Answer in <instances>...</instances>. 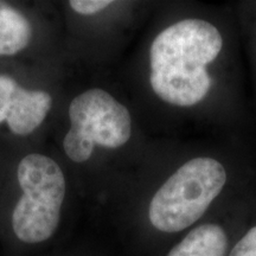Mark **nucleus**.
<instances>
[{
  "label": "nucleus",
  "instance_id": "f257e3e1",
  "mask_svg": "<svg viewBox=\"0 0 256 256\" xmlns=\"http://www.w3.org/2000/svg\"><path fill=\"white\" fill-rule=\"evenodd\" d=\"M223 38L209 22L185 19L166 28L151 46L153 92L170 104L190 107L211 87L206 66L220 55Z\"/></svg>",
  "mask_w": 256,
  "mask_h": 256
},
{
  "label": "nucleus",
  "instance_id": "9d476101",
  "mask_svg": "<svg viewBox=\"0 0 256 256\" xmlns=\"http://www.w3.org/2000/svg\"><path fill=\"white\" fill-rule=\"evenodd\" d=\"M69 4L78 14L90 16L108 8L112 2L110 0H72Z\"/></svg>",
  "mask_w": 256,
  "mask_h": 256
},
{
  "label": "nucleus",
  "instance_id": "0eeeda50",
  "mask_svg": "<svg viewBox=\"0 0 256 256\" xmlns=\"http://www.w3.org/2000/svg\"><path fill=\"white\" fill-rule=\"evenodd\" d=\"M31 37L30 22L12 6L0 2V56L16 55L24 50Z\"/></svg>",
  "mask_w": 256,
  "mask_h": 256
},
{
  "label": "nucleus",
  "instance_id": "6e6552de",
  "mask_svg": "<svg viewBox=\"0 0 256 256\" xmlns=\"http://www.w3.org/2000/svg\"><path fill=\"white\" fill-rule=\"evenodd\" d=\"M16 81L6 75H0V124L6 121L11 101L12 92L16 87Z\"/></svg>",
  "mask_w": 256,
  "mask_h": 256
},
{
  "label": "nucleus",
  "instance_id": "1a4fd4ad",
  "mask_svg": "<svg viewBox=\"0 0 256 256\" xmlns=\"http://www.w3.org/2000/svg\"><path fill=\"white\" fill-rule=\"evenodd\" d=\"M229 256H256V226L236 243Z\"/></svg>",
  "mask_w": 256,
  "mask_h": 256
},
{
  "label": "nucleus",
  "instance_id": "20e7f679",
  "mask_svg": "<svg viewBox=\"0 0 256 256\" xmlns=\"http://www.w3.org/2000/svg\"><path fill=\"white\" fill-rule=\"evenodd\" d=\"M72 127L63 140L64 151L72 162H84L95 145L118 148L130 140L132 118L124 104L102 89H89L72 101Z\"/></svg>",
  "mask_w": 256,
  "mask_h": 256
},
{
  "label": "nucleus",
  "instance_id": "f03ea898",
  "mask_svg": "<svg viewBox=\"0 0 256 256\" xmlns=\"http://www.w3.org/2000/svg\"><path fill=\"white\" fill-rule=\"evenodd\" d=\"M226 183L224 166L198 156L180 166L156 192L148 217L156 229L178 232L197 222Z\"/></svg>",
  "mask_w": 256,
  "mask_h": 256
},
{
  "label": "nucleus",
  "instance_id": "7ed1b4c3",
  "mask_svg": "<svg viewBox=\"0 0 256 256\" xmlns=\"http://www.w3.org/2000/svg\"><path fill=\"white\" fill-rule=\"evenodd\" d=\"M17 176L24 194L12 215L14 232L23 242L46 241L58 226L66 197L62 170L49 156L34 153L22 159Z\"/></svg>",
  "mask_w": 256,
  "mask_h": 256
},
{
  "label": "nucleus",
  "instance_id": "423d86ee",
  "mask_svg": "<svg viewBox=\"0 0 256 256\" xmlns=\"http://www.w3.org/2000/svg\"><path fill=\"white\" fill-rule=\"evenodd\" d=\"M228 238L222 226L203 224L191 230L168 256H226Z\"/></svg>",
  "mask_w": 256,
  "mask_h": 256
},
{
  "label": "nucleus",
  "instance_id": "39448f33",
  "mask_svg": "<svg viewBox=\"0 0 256 256\" xmlns=\"http://www.w3.org/2000/svg\"><path fill=\"white\" fill-rule=\"evenodd\" d=\"M52 98L42 90H26L16 84L6 116L10 130L18 136H28L40 126L49 113Z\"/></svg>",
  "mask_w": 256,
  "mask_h": 256
}]
</instances>
